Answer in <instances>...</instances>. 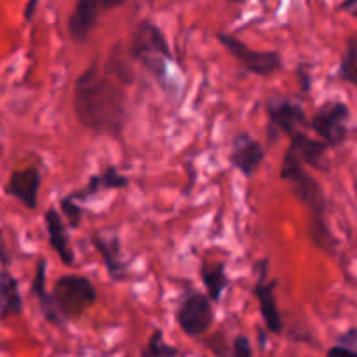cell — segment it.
<instances>
[{
	"instance_id": "obj_1",
	"label": "cell",
	"mask_w": 357,
	"mask_h": 357,
	"mask_svg": "<svg viewBox=\"0 0 357 357\" xmlns=\"http://www.w3.org/2000/svg\"><path fill=\"white\" fill-rule=\"evenodd\" d=\"M122 86L94 58L73 82L72 108L79 124L94 135L122 138L128 122V96Z\"/></svg>"
},
{
	"instance_id": "obj_9",
	"label": "cell",
	"mask_w": 357,
	"mask_h": 357,
	"mask_svg": "<svg viewBox=\"0 0 357 357\" xmlns=\"http://www.w3.org/2000/svg\"><path fill=\"white\" fill-rule=\"evenodd\" d=\"M129 56L136 61H142L146 58H166L167 61L173 63L174 56L169 47L166 33L159 24L150 20H142L136 24V30L132 33L131 47H129Z\"/></svg>"
},
{
	"instance_id": "obj_7",
	"label": "cell",
	"mask_w": 357,
	"mask_h": 357,
	"mask_svg": "<svg viewBox=\"0 0 357 357\" xmlns=\"http://www.w3.org/2000/svg\"><path fill=\"white\" fill-rule=\"evenodd\" d=\"M218 40L241 63V66L244 70H248L250 73H255V75H274L275 72L282 70V66H284L281 52L278 51H258V49H251L241 38L234 37L230 33H218Z\"/></svg>"
},
{
	"instance_id": "obj_19",
	"label": "cell",
	"mask_w": 357,
	"mask_h": 357,
	"mask_svg": "<svg viewBox=\"0 0 357 357\" xmlns=\"http://www.w3.org/2000/svg\"><path fill=\"white\" fill-rule=\"evenodd\" d=\"M201 281L206 288V295L209 296L213 303H218L222 300L223 291L229 288L230 279L227 275V265L218 264H202L201 265Z\"/></svg>"
},
{
	"instance_id": "obj_10",
	"label": "cell",
	"mask_w": 357,
	"mask_h": 357,
	"mask_svg": "<svg viewBox=\"0 0 357 357\" xmlns=\"http://www.w3.org/2000/svg\"><path fill=\"white\" fill-rule=\"evenodd\" d=\"M265 149L250 132H239L234 136L232 149L229 153V162L243 176L251 178L265 160Z\"/></svg>"
},
{
	"instance_id": "obj_15",
	"label": "cell",
	"mask_w": 357,
	"mask_h": 357,
	"mask_svg": "<svg viewBox=\"0 0 357 357\" xmlns=\"http://www.w3.org/2000/svg\"><path fill=\"white\" fill-rule=\"evenodd\" d=\"M44 223L51 248L58 253L59 260L63 261L65 267H72L75 264V255H73L72 248H70L68 225H66V222H63L61 213L56 208L45 209Z\"/></svg>"
},
{
	"instance_id": "obj_23",
	"label": "cell",
	"mask_w": 357,
	"mask_h": 357,
	"mask_svg": "<svg viewBox=\"0 0 357 357\" xmlns=\"http://www.w3.org/2000/svg\"><path fill=\"white\" fill-rule=\"evenodd\" d=\"M209 349L215 352L218 357H232V345L227 344V338L223 333H215L211 338L208 340Z\"/></svg>"
},
{
	"instance_id": "obj_26",
	"label": "cell",
	"mask_w": 357,
	"mask_h": 357,
	"mask_svg": "<svg viewBox=\"0 0 357 357\" xmlns=\"http://www.w3.org/2000/svg\"><path fill=\"white\" fill-rule=\"evenodd\" d=\"M326 357H357V352L352 349L342 347V345H333L331 349H328Z\"/></svg>"
},
{
	"instance_id": "obj_5",
	"label": "cell",
	"mask_w": 357,
	"mask_h": 357,
	"mask_svg": "<svg viewBox=\"0 0 357 357\" xmlns=\"http://www.w3.org/2000/svg\"><path fill=\"white\" fill-rule=\"evenodd\" d=\"M176 323L187 337L197 338L208 333L209 328L215 323V307L206 293L197 289H188L178 305Z\"/></svg>"
},
{
	"instance_id": "obj_3",
	"label": "cell",
	"mask_w": 357,
	"mask_h": 357,
	"mask_svg": "<svg viewBox=\"0 0 357 357\" xmlns=\"http://www.w3.org/2000/svg\"><path fill=\"white\" fill-rule=\"evenodd\" d=\"M51 293L65 324L82 316L98 300V289L94 288L91 279L79 274H66L56 279Z\"/></svg>"
},
{
	"instance_id": "obj_8",
	"label": "cell",
	"mask_w": 357,
	"mask_h": 357,
	"mask_svg": "<svg viewBox=\"0 0 357 357\" xmlns=\"http://www.w3.org/2000/svg\"><path fill=\"white\" fill-rule=\"evenodd\" d=\"M268 260H258L255 265V272H257V284L253 286V293L258 300V305H260V314L264 317L265 328H267L268 333L272 335H281L284 330V323H282L281 310L278 307V298H275L274 289L278 288V281L268 282Z\"/></svg>"
},
{
	"instance_id": "obj_11",
	"label": "cell",
	"mask_w": 357,
	"mask_h": 357,
	"mask_svg": "<svg viewBox=\"0 0 357 357\" xmlns=\"http://www.w3.org/2000/svg\"><path fill=\"white\" fill-rule=\"evenodd\" d=\"M42 185V173L38 167L28 166L10 173L6 183V194L20 201L24 208L35 209L38 206V190Z\"/></svg>"
},
{
	"instance_id": "obj_21",
	"label": "cell",
	"mask_w": 357,
	"mask_h": 357,
	"mask_svg": "<svg viewBox=\"0 0 357 357\" xmlns=\"http://www.w3.org/2000/svg\"><path fill=\"white\" fill-rule=\"evenodd\" d=\"M338 77L347 82L354 84L357 87V42L356 38H351L347 42V51L342 58L340 68H338Z\"/></svg>"
},
{
	"instance_id": "obj_13",
	"label": "cell",
	"mask_w": 357,
	"mask_h": 357,
	"mask_svg": "<svg viewBox=\"0 0 357 357\" xmlns=\"http://www.w3.org/2000/svg\"><path fill=\"white\" fill-rule=\"evenodd\" d=\"M91 244L94 250L103 258L105 268L108 272V278L114 282H122L128 278V261L122 258V248L119 236H103L101 232L91 236Z\"/></svg>"
},
{
	"instance_id": "obj_6",
	"label": "cell",
	"mask_w": 357,
	"mask_h": 357,
	"mask_svg": "<svg viewBox=\"0 0 357 357\" xmlns=\"http://www.w3.org/2000/svg\"><path fill=\"white\" fill-rule=\"evenodd\" d=\"M349 119H351V110L344 101H326L310 119V129L330 149H338L347 142Z\"/></svg>"
},
{
	"instance_id": "obj_4",
	"label": "cell",
	"mask_w": 357,
	"mask_h": 357,
	"mask_svg": "<svg viewBox=\"0 0 357 357\" xmlns=\"http://www.w3.org/2000/svg\"><path fill=\"white\" fill-rule=\"evenodd\" d=\"M265 112L268 117L267 136L271 143H274L279 135L291 138L302 128H310V119L302 105L288 96H271L265 101Z\"/></svg>"
},
{
	"instance_id": "obj_22",
	"label": "cell",
	"mask_w": 357,
	"mask_h": 357,
	"mask_svg": "<svg viewBox=\"0 0 357 357\" xmlns=\"http://www.w3.org/2000/svg\"><path fill=\"white\" fill-rule=\"evenodd\" d=\"M59 209H61V215L65 216L66 225H68L70 230H77L80 227V222H82V208L79 206V202L73 201L70 195L63 197L59 201Z\"/></svg>"
},
{
	"instance_id": "obj_27",
	"label": "cell",
	"mask_w": 357,
	"mask_h": 357,
	"mask_svg": "<svg viewBox=\"0 0 357 357\" xmlns=\"http://www.w3.org/2000/svg\"><path fill=\"white\" fill-rule=\"evenodd\" d=\"M38 7V0H31V2L26 3V7H24V21H31L33 20V14H35V9Z\"/></svg>"
},
{
	"instance_id": "obj_25",
	"label": "cell",
	"mask_w": 357,
	"mask_h": 357,
	"mask_svg": "<svg viewBox=\"0 0 357 357\" xmlns=\"http://www.w3.org/2000/svg\"><path fill=\"white\" fill-rule=\"evenodd\" d=\"M337 345L352 349V351L357 352V328H351V330L344 331V333L337 338Z\"/></svg>"
},
{
	"instance_id": "obj_2",
	"label": "cell",
	"mask_w": 357,
	"mask_h": 357,
	"mask_svg": "<svg viewBox=\"0 0 357 357\" xmlns=\"http://www.w3.org/2000/svg\"><path fill=\"white\" fill-rule=\"evenodd\" d=\"M279 176L289 185L293 195L309 211L310 223L307 227V234H309L310 241L319 250H333V237H331L330 227H328V199L319 181L305 169V166L289 150H286L284 153Z\"/></svg>"
},
{
	"instance_id": "obj_16",
	"label": "cell",
	"mask_w": 357,
	"mask_h": 357,
	"mask_svg": "<svg viewBox=\"0 0 357 357\" xmlns=\"http://www.w3.org/2000/svg\"><path fill=\"white\" fill-rule=\"evenodd\" d=\"M129 185V178L126 174L119 173V169L115 166H107L101 173L93 174V176L87 180L86 187H82L80 190L72 192L68 194L73 201L84 202L89 201V199L96 197L98 194L105 190H121Z\"/></svg>"
},
{
	"instance_id": "obj_12",
	"label": "cell",
	"mask_w": 357,
	"mask_h": 357,
	"mask_svg": "<svg viewBox=\"0 0 357 357\" xmlns=\"http://www.w3.org/2000/svg\"><path fill=\"white\" fill-rule=\"evenodd\" d=\"M330 146L323 139H314L303 131L296 132L289 138L288 150L303 164L317 171L328 173L330 171V157H328Z\"/></svg>"
},
{
	"instance_id": "obj_14",
	"label": "cell",
	"mask_w": 357,
	"mask_h": 357,
	"mask_svg": "<svg viewBox=\"0 0 357 357\" xmlns=\"http://www.w3.org/2000/svg\"><path fill=\"white\" fill-rule=\"evenodd\" d=\"M103 10L101 0H79L68 16V35L77 44H84L96 26Z\"/></svg>"
},
{
	"instance_id": "obj_20",
	"label": "cell",
	"mask_w": 357,
	"mask_h": 357,
	"mask_svg": "<svg viewBox=\"0 0 357 357\" xmlns=\"http://www.w3.org/2000/svg\"><path fill=\"white\" fill-rule=\"evenodd\" d=\"M180 349L167 344L160 330H155L149 338V344L143 349L142 357H178Z\"/></svg>"
},
{
	"instance_id": "obj_17",
	"label": "cell",
	"mask_w": 357,
	"mask_h": 357,
	"mask_svg": "<svg viewBox=\"0 0 357 357\" xmlns=\"http://www.w3.org/2000/svg\"><path fill=\"white\" fill-rule=\"evenodd\" d=\"M31 293H33L35 298L38 300V305H40L44 319L47 321V323L56 324V326H63L65 321L61 319L58 309H56L54 300H52V293L47 291V258L42 257L37 260L33 281H31Z\"/></svg>"
},
{
	"instance_id": "obj_18",
	"label": "cell",
	"mask_w": 357,
	"mask_h": 357,
	"mask_svg": "<svg viewBox=\"0 0 357 357\" xmlns=\"http://www.w3.org/2000/svg\"><path fill=\"white\" fill-rule=\"evenodd\" d=\"M23 312V296L20 291V282L3 267L0 274V319L7 321L10 316H20Z\"/></svg>"
},
{
	"instance_id": "obj_24",
	"label": "cell",
	"mask_w": 357,
	"mask_h": 357,
	"mask_svg": "<svg viewBox=\"0 0 357 357\" xmlns=\"http://www.w3.org/2000/svg\"><path fill=\"white\" fill-rule=\"evenodd\" d=\"M232 357H253V345L246 335H237L232 340Z\"/></svg>"
}]
</instances>
